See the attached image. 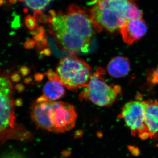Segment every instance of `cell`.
Listing matches in <instances>:
<instances>
[{
    "instance_id": "cell-17",
    "label": "cell",
    "mask_w": 158,
    "mask_h": 158,
    "mask_svg": "<svg viewBox=\"0 0 158 158\" xmlns=\"http://www.w3.org/2000/svg\"><path fill=\"white\" fill-rule=\"evenodd\" d=\"M17 1L18 0H9V2L11 4H15Z\"/></svg>"
},
{
    "instance_id": "cell-1",
    "label": "cell",
    "mask_w": 158,
    "mask_h": 158,
    "mask_svg": "<svg viewBox=\"0 0 158 158\" xmlns=\"http://www.w3.org/2000/svg\"><path fill=\"white\" fill-rule=\"evenodd\" d=\"M52 15L50 32L60 48L70 55L88 52L94 35L100 32L90 13L72 4L66 12Z\"/></svg>"
},
{
    "instance_id": "cell-18",
    "label": "cell",
    "mask_w": 158,
    "mask_h": 158,
    "mask_svg": "<svg viewBox=\"0 0 158 158\" xmlns=\"http://www.w3.org/2000/svg\"><path fill=\"white\" fill-rule=\"evenodd\" d=\"M4 0H0V6H2L4 4Z\"/></svg>"
},
{
    "instance_id": "cell-19",
    "label": "cell",
    "mask_w": 158,
    "mask_h": 158,
    "mask_svg": "<svg viewBox=\"0 0 158 158\" xmlns=\"http://www.w3.org/2000/svg\"><path fill=\"white\" fill-rule=\"evenodd\" d=\"M95 1H96V0H92V2H94Z\"/></svg>"
},
{
    "instance_id": "cell-2",
    "label": "cell",
    "mask_w": 158,
    "mask_h": 158,
    "mask_svg": "<svg viewBox=\"0 0 158 158\" xmlns=\"http://www.w3.org/2000/svg\"><path fill=\"white\" fill-rule=\"evenodd\" d=\"M31 117L37 127L54 133H63L72 129L76 123L77 113L73 105L51 101L42 95L32 104Z\"/></svg>"
},
{
    "instance_id": "cell-12",
    "label": "cell",
    "mask_w": 158,
    "mask_h": 158,
    "mask_svg": "<svg viewBox=\"0 0 158 158\" xmlns=\"http://www.w3.org/2000/svg\"><path fill=\"white\" fill-rule=\"evenodd\" d=\"M52 0H22L29 9L34 11L35 14H39L49 6Z\"/></svg>"
},
{
    "instance_id": "cell-10",
    "label": "cell",
    "mask_w": 158,
    "mask_h": 158,
    "mask_svg": "<svg viewBox=\"0 0 158 158\" xmlns=\"http://www.w3.org/2000/svg\"><path fill=\"white\" fill-rule=\"evenodd\" d=\"M144 102V122L151 138L158 137V100H147Z\"/></svg>"
},
{
    "instance_id": "cell-6",
    "label": "cell",
    "mask_w": 158,
    "mask_h": 158,
    "mask_svg": "<svg viewBox=\"0 0 158 158\" xmlns=\"http://www.w3.org/2000/svg\"><path fill=\"white\" fill-rule=\"evenodd\" d=\"M144 107L142 96L137 95L135 99L125 104L118 116L123 119L132 135L138 136L143 140L151 138L144 122Z\"/></svg>"
},
{
    "instance_id": "cell-7",
    "label": "cell",
    "mask_w": 158,
    "mask_h": 158,
    "mask_svg": "<svg viewBox=\"0 0 158 158\" xmlns=\"http://www.w3.org/2000/svg\"><path fill=\"white\" fill-rule=\"evenodd\" d=\"M12 88L8 76L0 74V135L13 130L15 127Z\"/></svg>"
},
{
    "instance_id": "cell-5",
    "label": "cell",
    "mask_w": 158,
    "mask_h": 158,
    "mask_svg": "<svg viewBox=\"0 0 158 158\" xmlns=\"http://www.w3.org/2000/svg\"><path fill=\"white\" fill-rule=\"evenodd\" d=\"M56 72L62 85L71 90L85 88L93 74L88 63L73 55L60 59Z\"/></svg>"
},
{
    "instance_id": "cell-14",
    "label": "cell",
    "mask_w": 158,
    "mask_h": 158,
    "mask_svg": "<svg viewBox=\"0 0 158 158\" xmlns=\"http://www.w3.org/2000/svg\"><path fill=\"white\" fill-rule=\"evenodd\" d=\"M0 158H27L19 152L15 151L9 152L1 156Z\"/></svg>"
},
{
    "instance_id": "cell-8",
    "label": "cell",
    "mask_w": 158,
    "mask_h": 158,
    "mask_svg": "<svg viewBox=\"0 0 158 158\" xmlns=\"http://www.w3.org/2000/svg\"><path fill=\"white\" fill-rule=\"evenodd\" d=\"M119 30L123 41L131 45L144 37L147 32V26L142 19H134L127 21Z\"/></svg>"
},
{
    "instance_id": "cell-4",
    "label": "cell",
    "mask_w": 158,
    "mask_h": 158,
    "mask_svg": "<svg viewBox=\"0 0 158 158\" xmlns=\"http://www.w3.org/2000/svg\"><path fill=\"white\" fill-rule=\"evenodd\" d=\"M106 70L98 67L92 74L88 85L79 95L81 100L89 101L100 107H110L122 92L118 85L108 84L104 78Z\"/></svg>"
},
{
    "instance_id": "cell-15",
    "label": "cell",
    "mask_w": 158,
    "mask_h": 158,
    "mask_svg": "<svg viewBox=\"0 0 158 158\" xmlns=\"http://www.w3.org/2000/svg\"><path fill=\"white\" fill-rule=\"evenodd\" d=\"M25 23L27 27L31 30L34 29L35 28V26H36L35 19H34V18L30 16V15L26 17Z\"/></svg>"
},
{
    "instance_id": "cell-9",
    "label": "cell",
    "mask_w": 158,
    "mask_h": 158,
    "mask_svg": "<svg viewBox=\"0 0 158 158\" xmlns=\"http://www.w3.org/2000/svg\"><path fill=\"white\" fill-rule=\"evenodd\" d=\"M46 74L48 81L43 88V95L51 101L62 98L65 94V87L59 81L56 73L49 70L47 72Z\"/></svg>"
},
{
    "instance_id": "cell-16",
    "label": "cell",
    "mask_w": 158,
    "mask_h": 158,
    "mask_svg": "<svg viewBox=\"0 0 158 158\" xmlns=\"http://www.w3.org/2000/svg\"><path fill=\"white\" fill-rule=\"evenodd\" d=\"M129 148L130 150L132 152V153L133 154H134V155H138V153H140L139 150L136 147L130 146Z\"/></svg>"
},
{
    "instance_id": "cell-13",
    "label": "cell",
    "mask_w": 158,
    "mask_h": 158,
    "mask_svg": "<svg viewBox=\"0 0 158 158\" xmlns=\"http://www.w3.org/2000/svg\"><path fill=\"white\" fill-rule=\"evenodd\" d=\"M147 81L152 85L158 84V66L155 69L150 71L148 73Z\"/></svg>"
},
{
    "instance_id": "cell-11",
    "label": "cell",
    "mask_w": 158,
    "mask_h": 158,
    "mask_svg": "<svg viewBox=\"0 0 158 158\" xmlns=\"http://www.w3.org/2000/svg\"><path fill=\"white\" fill-rule=\"evenodd\" d=\"M131 64L126 57L116 56L108 63L107 71L110 76L115 78H120L126 76L129 73Z\"/></svg>"
},
{
    "instance_id": "cell-3",
    "label": "cell",
    "mask_w": 158,
    "mask_h": 158,
    "mask_svg": "<svg viewBox=\"0 0 158 158\" xmlns=\"http://www.w3.org/2000/svg\"><path fill=\"white\" fill-rule=\"evenodd\" d=\"M89 13L100 31H117L130 19L141 18L142 12L130 0H96Z\"/></svg>"
}]
</instances>
